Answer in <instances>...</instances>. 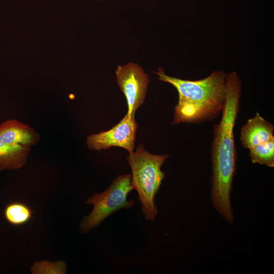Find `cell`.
Instances as JSON below:
<instances>
[{
	"label": "cell",
	"mask_w": 274,
	"mask_h": 274,
	"mask_svg": "<svg viewBox=\"0 0 274 274\" xmlns=\"http://www.w3.org/2000/svg\"><path fill=\"white\" fill-rule=\"evenodd\" d=\"M241 90L238 74L232 72L227 74L222 116L215 127L211 148V200L219 215L229 224L235 221L231 201L236 159L234 128L239 110Z\"/></svg>",
	"instance_id": "1"
},
{
	"label": "cell",
	"mask_w": 274,
	"mask_h": 274,
	"mask_svg": "<svg viewBox=\"0 0 274 274\" xmlns=\"http://www.w3.org/2000/svg\"><path fill=\"white\" fill-rule=\"evenodd\" d=\"M154 73L159 80L172 85L178 92L173 124L200 123L221 112L227 75L224 72L215 71L208 77L195 81L169 76L161 68Z\"/></svg>",
	"instance_id": "2"
},
{
	"label": "cell",
	"mask_w": 274,
	"mask_h": 274,
	"mask_svg": "<svg viewBox=\"0 0 274 274\" xmlns=\"http://www.w3.org/2000/svg\"><path fill=\"white\" fill-rule=\"evenodd\" d=\"M168 157L167 155L150 153L140 144L135 151L129 153L126 158L131 169V185L138 193L147 220L153 221L158 215L155 199L165 176L161 166Z\"/></svg>",
	"instance_id": "3"
},
{
	"label": "cell",
	"mask_w": 274,
	"mask_h": 274,
	"mask_svg": "<svg viewBox=\"0 0 274 274\" xmlns=\"http://www.w3.org/2000/svg\"><path fill=\"white\" fill-rule=\"evenodd\" d=\"M131 176H118L110 186L100 193H95L87 200L92 204L91 212L85 216L81 223V228L86 232L97 226L107 217L123 208L133 207L134 201L128 200L127 195L133 190L131 185Z\"/></svg>",
	"instance_id": "4"
},
{
	"label": "cell",
	"mask_w": 274,
	"mask_h": 274,
	"mask_svg": "<svg viewBox=\"0 0 274 274\" xmlns=\"http://www.w3.org/2000/svg\"><path fill=\"white\" fill-rule=\"evenodd\" d=\"M115 74L117 83L126 99L127 114L135 115L146 98L149 77L140 65L134 62L118 65Z\"/></svg>",
	"instance_id": "5"
},
{
	"label": "cell",
	"mask_w": 274,
	"mask_h": 274,
	"mask_svg": "<svg viewBox=\"0 0 274 274\" xmlns=\"http://www.w3.org/2000/svg\"><path fill=\"white\" fill-rule=\"evenodd\" d=\"M134 116L126 113L121 121L110 129L89 135L86 140L88 148L100 151L111 147H118L126 149L129 153L133 152L138 127Z\"/></svg>",
	"instance_id": "6"
},
{
	"label": "cell",
	"mask_w": 274,
	"mask_h": 274,
	"mask_svg": "<svg viewBox=\"0 0 274 274\" xmlns=\"http://www.w3.org/2000/svg\"><path fill=\"white\" fill-rule=\"evenodd\" d=\"M273 130V125L257 113L242 127L240 140L243 146L249 150L274 139Z\"/></svg>",
	"instance_id": "7"
},
{
	"label": "cell",
	"mask_w": 274,
	"mask_h": 274,
	"mask_svg": "<svg viewBox=\"0 0 274 274\" xmlns=\"http://www.w3.org/2000/svg\"><path fill=\"white\" fill-rule=\"evenodd\" d=\"M39 139L33 128L17 120H8L0 124V141L3 143L31 147Z\"/></svg>",
	"instance_id": "8"
},
{
	"label": "cell",
	"mask_w": 274,
	"mask_h": 274,
	"mask_svg": "<svg viewBox=\"0 0 274 274\" xmlns=\"http://www.w3.org/2000/svg\"><path fill=\"white\" fill-rule=\"evenodd\" d=\"M30 148L0 141V170L16 169L23 166L27 161Z\"/></svg>",
	"instance_id": "9"
},
{
	"label": "cell",
	"mask_w": 274,
	"mask_h": 274,
	"mask_svg": "<svg viewBox=\"0 0 274 274\" xmlns=\"http://www.w3.org/2000/svg\"><path fill=\"white\" fill-rule=\"evenodd\" d=\"M31 209L23 203L14 202L8 204L4 210V216L11 224L18 226L27 222L32 217Z\"/></svg>",
	"instance_id": "10"
},
{
	"label": "cell",
	"mask_w": 274,
	"mask_h": 274,
	"mask_svg": "<svg viewBox=\"0 0 274 274\" xmlns=\"http://www.w3.org/2000/svg\"><path fill=\"white\" fill-rule=\"evenodd\" d=\"M249 154L253 163L274 166V139L256 146L249 149Z\"/></svg>",
	"instance_id": "11"
},
{
	"label": "cell",
	"mask_w": 274,
	"mask_h": 274,
	"mask_svg": "<svg viewBox=\"0 0 274 274\" xmlns=\"http://www.w3.org/2000/svg\"><path fill=\"white\" fill-rule=\"evenodd\" d=\"M31 271L33 273H65L66 265L63 261H38L32 267Z\"/></svg>",
	"instance_id": "12"
},
{
	"label": "cell",
	"mask_w": 274,
	"mask_h": 274,
	"mask_svg": "<svg viewBox=\"0 0 274 274\" xmlns=\"http://www.w3.org/2000/svg\"><path fill=\"white\" fill-rule=\"evenodd\" d=\"M96 1H105V0H96Z\"/></svg>",
	"instance_id": "13"
}]
</instances>
